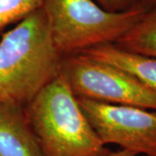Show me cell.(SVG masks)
<instances>
[{"instance_id": "cell-1", "label": "cell", "mask_w": 156, "mask_h": 156, "mask_svg": "<svg viewBox=\"0 0 156 156\" xmlns=\"http://www.w3.org/2000/svg\"><path fill=\"white\" fill-rule=\"evenodd\" d=\"M62 58L39 8L2 34L0 102L25 108L60 75Z\"/></svg>"}, {"instance_id": "cell-2", "label": "cell", "mask_w": 156, "mask_h": 156, "mask_svg": "<svg viewBox=\"0 0 156 156\" xmlns=\"http://www.w3.org/2000/svg\"><path fill=\"white\" fill-rule=\"evenodd\" d=\"M25 111L43 156H104L109 151L60 75Z\"/></svg>"}, {"instance_id": "cell-3", "label": "cell", "mask_w": 156, "mask_h": 156, "mask_svg": "<svg viewBox=\"0 0 156 156\" xmlns=\"http://www.w3.org/2000/svg\"><path fill=\"white\" fill-rule=\"evenodd\" d=\"M53 44L62 57L115 44L146 11L141 5L122 12L104 10L94 0H44Z\"/></svg>"}, {"instance_id": "cell-4", "label": "cell", "mask_w": 156, "mask_h": 156, "mask_svg": "<svg viewBox=\"0 0 156 156\" xmlns=\"http://www.w3.org/2000/svg\"><path fill=\"white\" fill-rule=\"evenodd\" d=\"M60 76L76 98L156 110V92L122 69L81 53L62 58Z\"/></svg>"}, {"instance_id": "cell-5", "label": "cell", "mask_w": 156, "mask_h": 156, "mask_svg": "<svg viewBox=\"0 0 156 156\" xmlns=\"http://www.w3.org/2000/svg\"><path fill=\"white\" fill-rule=\"evenodd\" d=\"M101 141L135 154L156 156V110L77 98Z\"/></svg>"}, {"instance_id": "cell-6", "label": "cell", "mask_w": 156, "mask_h": 156, "mask_svg": "<svg viewBox=\"0 0 156 156\" xmlns=\"http://www.w3.org/2000/svg\"><path fill=\"white\" fill-rule=\"evenodd\" d=\"M0 156H43L24 107L0 102Z\"/></svg>"}, {"instance_id": "cell-7", "label": "cell", "mask_w": 156, "mask_h": 156, "mask_svg": "<svg viewBox=\"0 0 156 156\" xmlns=\"http://www.w3.org/2000/svg\"><path fill=\"white\" fill-rule=\"evenodd\" d=\"M80 53L122 69L156 92L155 58L123 50L115 44L95 46Z\"/></svg>"}, {"instance_id": "cell-8", "label": "cell", "mask_w": 156, "mask_h": 156, "mask_svg": "<svg viewBox=\"0 0 156 156\" xmlns=\"http://www.w3.org/2000/svg\"><path fill=\"white\" fill-rule=\"evenodd\" d=\"M115 44L123 50L156 59V7L146 11Z\"/></svg>"}, {"instance_id": "cell-9", "label": "cell", "mask_w": 156, "mask_h": 156, "mask_svg": "<svg viewBox=\"0 0 156 156\" xmlns=\"http://www.w3.org/2000/svg\"><path fill=\"white\" fill-rule=\"evenodd\" d=\"M44 0H0V35L42 7Z\"/></svg>"}, {"instance_id": "cell-10", "label": "cell", "mask_w": 156, "mask_h": 156, "mask_svg": "<svg viewBox=\"0 0 156 156\" xmlns=\"http://www.w3.org/2000/svg\"><path fill=\"white\" fill-rule=\"evenodd\" d=\"M104 10L112 12H122L140 5V0H94Z\"/></svg>"}, {"instance_id": "cell-11", "label": "cell", "mask_w": 156, "mask_h": 156, "mask_svg": "<svg viewBox=\"0 0 156 156\" xmlns=\"http://www.w3.org/2000/svg\"><path fill=\"white\" fill-rule=\"evenodd\" d=\"M104 156H145V155H139V154H135L132 152L124 150V149H120L117 151H108V153H107Z\"/></svg>"}, {"instance_id": "cell-12", "label": "cell", "mask_w": 156, "mask_h": 156, "mask_svg": "<svg viewBox=\"0 0 156 156\" xmlns=\"http://www.w3.org/2000/svg\"><path fill=\"white\" fill-rule=\"evenodd\" d=\"M140 4L142 7H144L146 11L150 10L156 7V0H140Z\"/></svg>"}]
</instances>
